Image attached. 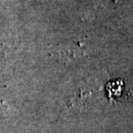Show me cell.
<instances>
[{
    "label": "cell",
    "mask_w": 133,
    "mask_h": 133,
    "mask_svg": "<svg viewBox=\"0 0 133 133\" xmlns=\"http://www.w3.org/2000/svg\"><path fill=\"white\" fill-rule=\"evenodd\" d=\"M82 52H83V49L81 46H78L76 44H65L58 47L55 54L60 59L68 60L75 59L78 56H81Z\"/></svg>",
    "instance_id": "cell-1"
},
{
    "label": "cell",
    "mask_w": 133,
    "mask_h": 133,
    "mask_svg": "<svg viewBox=\"0 0 133 133\" xmlns=\"http://www.w3.org/2000/svg\"><path fill=\"white\" fill-rule=\"evenodd\" d=\"M3 1H4V0H0V3H2Z\"/></svg>",
    "instance_id": "cell-2"
}]
</instances>
